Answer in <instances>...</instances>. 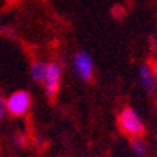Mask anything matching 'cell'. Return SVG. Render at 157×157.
Listing matches in <instances>:
<instances>
[{"label":"cell","mask_w":157,"mask_h":157,"mask_svg":"<svg viewBox=\"0 0 157 157\" xmlns=\"http://www.w3.org/2000/svg\"><path fill=\"white\" fill-rule=\"evenodd\" d=\"M118 124H120V129L126 135L132 137V138L141 137L143 130H145V124H143L141 116L132 107H124L120 112V115H118Z\"/></svg>","instance_id":"6da1fadb"},{"label":"cell","mask_w":157,"mask_h":157,"mask_svg":"<svg viewBox=\"0 0 157 157\" xmlns=\"http://www.w3.org/2000/svg\"><path fill=\"white\" fill-rule=\"evenodd\" d=\"M14 145L17 146V148H21V146H24L25 145V137H22V135H16L14 137Z\"/></svg>","instance_id":"9c48e42d"},{"label":"cell","mask_w":157,"mask_h":157,"mask_svg":"<svg viewBox=\"0 0 157 157\" xmlns=\"http://www.w3.org/2000/svg\"><path fill=\"white\" fill-rule=\"evenodd\" d=\"M43 86L47 96H55L57 91L60 90L61 85V66L57 61H50L47 63L46 68V74L43 78Z\"/></svg>","instance_id":"277c9868"},{"label":"cell","mask_w":157,"mask_h":157,"mask_svg":"<svg viewBox=\"0 0 157 157\" xmlns=\"http://www.w3.org/2000/svg\"><path fill=\"white\" fill-rule=\"evenodd\" d=\"M130 149H132V152H134L137 157H143V155H146V152H148V148H146V145H145V141H143L140 137H138V138H132Z\"/></svg>","instance_id":"52a82bcc"},{"label":"cell","mask_w":157,"mask_h":157,"mask_svg":"<svg viewBox=\"0 0 157 157\" xmlns=\"http://www.w3.org/2000/svg\"><path fill=\"white\" fill-rule=\"evenodd\" d=\"M155 75H157V71H155Z\"/></svg>","instance_id":"8fae6325"},{"label":"cell","mask_w":157,"mask_h":157,"mask_svg":"<svg viewBox=\"0 0 157 157\" xmlns=\"http://www.w3.org/2000/svg\"><path fill=\"white\" fill-rule=\"evenodd\" d=\"M72 69L74 74L83 82L91 80L94 72V61L86 50H77L72 55Z\"/></svg>","instance_id":"7a4b0ae2"},{"label":"cell","mask_w":157,"mask_h":157,"mask_svg":"<svg viewBox=\"0 0 157 157\" xmlns=\"http://www.w3.org/2000/svg\"><path fill=\"white\" fill-rule=\"evenodd\" d=\"M46 68H47V63L46 61H33L32 66H30V77L33 82H43L44 74H46Z\"/></svg>","instance_id":"8992f818"},{"label":"cell","mask_w":157,"mask_h":157,"mask_svg":"<svg viewBox=\"0 0 157 157\" xmlns=\"http://www.w3.org/2000/svg\"><path fill=\"white\" fill-rule=\"evenodd\" d=\"M6 113V107H5V98L2 96V91H0V120L5 116Z\"/></svg>","instance_id":"ba28073f"},{"label":"cell","mask_w":157,"mask_h":157,"mask_svg":"<svg viewBox=\"0 0 157 157\" xmlns=\"http://www.w3.org/2000/svg\"><path fill=\"white\" fill-rule=\"evenodd\" d=\"M32 105V98L27 91L19 90L14 91L13 94H10L5 99V107H6V113L13 115V116H22L29 112Z\"/></svg>","instance_id":"3957f363"},{"label":"cell","mask_w":157,"mask_h":157,"mask_svg":"<svg viewBox=\"0 0 157 157\" xmlns=\"http://www.w3.org/2000/svg\"><path fill=\"white\" fill-rule=\"evenodd\" d=\"M2 33H8L10 36H14L16 33H14V27H11V25H5V27H2Z\"/></svg>","instance_id":"30bf717a"},{"label":"cell","mask_w":157,"mask_h":157,"mask_svg":"<svg viewBox=\"0 0 157 157\" xmlns=\"http://www.w3.org/2000/svg\"><path fill=\"white\" fill-rule=\"evenodd\" d=\"M138 80H140L141 88L148 94H154L157 91V75L149 63H143L138 68Z\"/></svg>","instance_id":"5b68a950"}]
</instances>
